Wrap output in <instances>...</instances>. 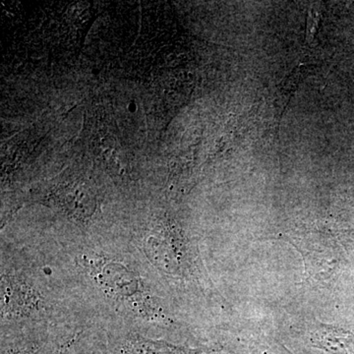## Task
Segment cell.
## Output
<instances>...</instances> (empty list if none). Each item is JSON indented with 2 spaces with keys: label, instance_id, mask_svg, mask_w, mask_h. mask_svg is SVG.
<instances>
[{
  "label": "cell",
  "instance_id": "cell-1",
  "mask_svg": "<svg viewBox=\"0 0 354 354\" xmlns=\"http://www.w3.org/2000/svg\"><path fill=\"white\" fill-rule=\"evenodd\" d=\"M312 346L330 354H354V334L349 330L322 325L310 335Z\"/></svg>",
  "mask_w": 354,
  "mask_h": 354
},
{
  "label": "cell",
  "instance_id": "cell-4",
  "mask_svg": "<svg viewBox=\"0 0 354 354\" xmlns=\"http://www.w3.org/2000/svg\"><path fill=\"white\" fill-rule=\"evenodd\" d=\"M253 354H292L290 353V351H288L286 348H283V346H281V348H270V349H265V351H257V353H254Z\"/></svg>",
  "mask_w": 354,
  "mask_h": 354
},
{
  "label": "cell",
  "instance_id": "cell-2",
  "mask_svg": "<svg viewBox=\"0 0 354 354\" xmlns=\"http://www.w3.org/2000/svg\"><path fill=\"white\" fill-rule=\"evenodd\" d=\"M6 281L4 295V309L6 313L23 314L35 308L38 304V297L35 290L28 288L24 283L10 279Z\"/></svg>",
  "mask_w": 354,
  "mask_h": 354
},
{
  "label": "cell",
  "instance_id": "cell-3",
  "mask_svg": "<svg viewBox=\"0 0 354 354\" xmlns=\"http://www.w3.org/2000/svg\"><path fill=\"white\" fill-rule=\"evenodd\" d=\"M201 351L195 349L172 346L165 342L150 341L144 337H136L130 339L123 346V354H200Z\"/></svg>",
  "mask_w": 354,
  "mask_h": 354
}]
</instances>
